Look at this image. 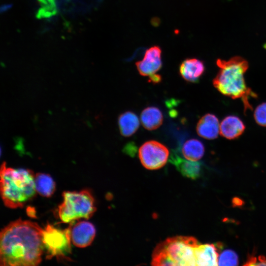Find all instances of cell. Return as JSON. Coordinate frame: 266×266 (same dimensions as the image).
<instances>
[{
  "instance_id": "3957f363",
  "label": "cell",
  "mask_w": 266,
  "mask_h": 266,
  "mask_svg": "<svg viewBox=\"0 0 266 266\" xmlns=\"http://www.w3.org/2000/svg\"><path fill=\"white\" fill-rule=\"evenodd\" d=\"M0 176L1 197L7 207H22L37 193L35 175L31 170L7 167L3 163L1 166Z\"/></svg>"
},
{
  "instance_id": "8992f818",
  "label": "cell",
  "mask_w": 266,
  "mask_h": 266,
  "mask_svg": "<svg viewBox=\"0 0 266 266\" xmlns=\"http://www.w3.org/2000/svg\"><path fill=\"white\" fill-rule=\"evenodd\" d=\"M72 224L65 229H61L48 223L43 229L42 240L47 259L56 257L67 259L71 253Z\"/></svg>"
},
{
  "instance_id": "603a6c76",
  "label": "cell",
  "mask_w": 266,
  "mask_h": 266,
  "mask_svg": "<svg viewBox=\"0 0 266 266\" xmlns=\"http://www.w3.org/2000/svg\"><path fill=\"white\" fill-rule=\"evenodd\" d=\"M162 81L161 76L155 73L149 76V81L154 84H157Z\"/></svg>"
},
{
  "instance_id": "7c38bea8",
  "label": "cell",
  "mask_w": 266,
  "mask_h": 266,
  "mask_svg": "<svg viewBox=\"0 0 266 266\" xmlns=\"http://www.w3.org/2000/svg\"><path fill=\"white\" fill-rule=\"evenodd\" d=\"M196 130L198 135L205 139L216 138L220 133L218 118L212 114H206L198 121Z\"/></svg>"
},
{
  "instance_id": "52a82bcc",
  "label": "cell",
  "mask_w": 266,
  "mask_h": 266,
  "mask_svg": "<svg viewBox=\"0 0 266 266\" xmlns=\"http://www.w3.org/2000/svg\"><path fill=\"white\" fill-rule=\"evenodd\" d=\"M169 155L167 148L155 140L145 142L138 151V157L141 164L149 170H156L163 167L168 160Z\"/></svg>"
},
{
  "instance_id": "7a4b0ae2",
  "label": "cell",
  "mask_w": 266,
  "mask_h": 266,
  "mask_svg": "<svg viewBox=\"0 0 266 266\" xmlns=\"http://www.w3.org/2000/svg\"><path fill=\"white\" fill-rule=\"evenodd\" d=\"M219 70L213 80V84L223 95L233 99H241L245 110L251 109L250 98L256 94L245 83L244 74L248 68V63L244 58L235 56L229 60L218 59L216 62Z\"/></svg>"
},
{
  "instance_id": "6da1fadb",
  "label": "cell",
  "mask_w": 266,
  "mask_h": 266,
  "mask_svg": "<svg viewBox=\"0 0 266 266\" xmlns=\"http://www.w3.org/2000/svg\"><path fill=\"white\" fill-rule=\"evenodd\" d=\"M43 229L36 223L18 219L0 233V264L4 266H34L42 260Z\"/></svg>"
},
{
  "instance_id": "e0dca14e",
  "label": "cell",
  "mask_w": 266,
  "mask_h": 266,
  "mask_svg": "<svg viewBox=\"0 0 266 266\" xmlns=\"http://www.w3.org/2000/svg\"><path fill=\"white\" fill-rule=\"evenodd\" d=\"M181 153L187 160L198 161L204 155V146L200 141L194 138L190 139L182 145Z\"/></svg>"
},
{
  "instance_id": "d6986e66",
  "label": "cell",
  "mask_w": 266,
  "mask_h": 266,
  "mask_svg": "<svg viewBox=\"0 0 266 266\" xmlns=\"http://www.w3.org/2000/svg\"><path fill=\"white\" fill-rule=\"evenodd\" d=\"M40 8L36 14L38 19L49 18L57 13L55 0H37Z\"/></svg>"
},
{
  "instance_id": "5b68a950",
  "label": "cell",
  "mask_w": 266,
  "mask_h": 266,
  "mask_svg": "<svg viewBox=\"0 0 266 266\" xmlns=\"http://www.w3.org/2000/svg\"><path fill=\"white\" fill-rule=\"evenodd\" d=\"M63 197V201L58 207V213L64 223L72 222L81 218L89 219L96 210L94 198L88 190L65 191Z\"/></svg>"
},
{
  "instance_id": "30bf717a",
  "label": "cell",
  "mask_w": 266,
  "mask_h": 266,
  "mask_svg": "<svg viewBox=\"0 0 266 266\" xmlns=\"http://www.w3.org/2000/svg\"><path fill=\"white\" fill-rule=\"evenodd\" d=\"M177 170L184 176L191 179H196L200 175L201 163L198 161L184 160L176 152L173 151L169 159Z\"/></svg>"
},
{
  "instance_id": "9c48e42d",
  "label": "cell",
  "mask_w": 266,
  "mask_h": 266,
  "mask_svg": "<svg viewBox=\"0 0 266 266\" xmlns=\"http://www.w3.org/2000/svg\"><path fill=\"white\" fill-rule=\"evenodd\" d=\"M96 232L95 227L91 223L85 221H80L71 228V241L77 247H86L92 243Z\"/></svg>"
},
{
  "instance_id": "5bb4252c",
  "label": "cell",
  "mask_w": 266,
  "mask_h": 266,
  "mask_svg": "<svg viewBox=\"0 0 266 266\" xmlns=\"http://www.w3.org/2000/svg\"><path fill=\"white\" fill-rule=\"evenodd\" d=\"M245 129L243 122L237 116L225 117L220 125V133L228 139H233L240 136Z\"/></svg>"
},
{
  "instance_id": "ac0fdd59",
  "label": "cell",
  "mask_w": 266,
  "mask_h": 266,
  "mask_svg": "<svg viewBox=\"0 0 266 266\" xmlns=\"http://www.w3.org/2000/svg\"><path fill=\"white\" fill-rule=\"evenodd\" d=\"M36 192L44 197H50L54 193L56 184L51 176L47 174L37 173L34 177Z\"/></svg>"
},
{
  "instance_id": "44dd1931",
  "label": "cell",
  "mask_w": 266,
  "mask_h": 266,
  "mask_svg": "<svg viewBox=\"0 0 266 266\" xmlns=\"http://www.w3.org/2000/svg\"><path fill=\"white\" fill-rule=\"evenodd\" d=\"M254 117L258 124L266 127V102L260 104L256 108Z\"/></svg>"
},
{
  "instance_id": "7402d4cb",
  "label": "cell",
  "mask_w": 266,
  "mask_h": 266,
  "mask_svg": "<svg viewBox=\"0 0 266 266\" xmlns=\"http://www.w3.org/2000/svg\"><path fill=\"white\" fill-rule=\"evenodd\" d=\"M245 266H266V258L264 256L249 257Z\"/></svg>"
},
{
  "instance_id": "8fae6325",
  "label": "cell",
  "mask_w": 266,
  "mask_h": 266,
  "mask_svg": "<svg viewBox=\"0 0 266 266\" xmlns=\"http://www.w3.org/2000/svg\"><path fill=\"white\" fill-rule=\"evenodd\" d=\"M179 70L185 80L191 83H197L204 72L205 66L200 60L187 59L181 63Z\"/></svg>"
},
{
  "instance_id": "277c9868",
  "label": "cell",
  "mask_w": 266,
  "mask_h": 266,
  "mask_svg": "<svg viewBox=\"0 0 266 266\" xmlns=\"http://www.w3.org/2000/svg\"><path fill=\"white\" fill-rule=\"evenodd\" d=\"M200 243L192 236H176L166 239L155 248L151 265L196 266V251Z\"/></svg>"
},
{
  "instance_id": "9a60e30c",
  "label": "cell",
  "mask_w": 266,
  "mask_h": 266,
  "mask_svg": "<svg viewBox=\"0 0 266 266\" xmlns=\"http://www.w3.org/2000/svg\"><path fill=\"white\" fill-rule=\"evenodd\" d=\"M140 120L145 129L149 131L154 130L162 124L163 115L158 108L155 106H149L141 112Z\"/></svg>"
},
{
  "instance_id": "ffe728a7",
  "label": "cell",
  "mask_w": 266,
  "mask_h": 266,
  "mask_svg": "<svg viewBox=\"0 0 266 266\" xmlns=\"http://www.w3.org/2000/svg\"><path fill=\"white\" fill-rule=\"evenodd\" d=\"M238 263L237 255L232 250H224L219 256L218 265L236 266L238 265Z\"/></svg>"
},
{
  "instance_id": "4fadbf2b",
  "label": "cell",
  "mask_w": 266,
  "mask_h": 266,
  "mask_svg": "<svg viewBox=\"0 0 266 266\" xmlns=\"http://www.w3.org/2000/svg\"><path fill=\"white\" fill-rule=\"evenodd\" d=\"M219 246L199 244L196 248V266H217Z\"/></svg>"
},
{
  "instance_id": "ba28073f",
  "label": "cell",
  "mask_w": 266,
  "mask_h": 266,
  "mask_svg": "<svg viewBox=\"0 0 266 266\" xmlns=\"http://www.w3.org/2000/svg\"><path fill=\"white\" fill-rule=\"evenodd\" d=\"M139 74L143 76H149L156 73L162 67V51L155 46L147 49L142 60L136 63Z\"/></svg>"
},
{
  "instance_id": "2e32d148",
  "label": "cell",
  "mask_w": 266,
  "mask_h": 266,
  "mask_svg": "<svg viewBox=\"0 0 266 266\" xmlns=\"http://www.w3.org/2000/svg\"><path fill=\"white\" fill-rule=\"evenodd\" d=\"M118 126L121 134L125 137H129L138 130L139 121L134 113L130 111H126L119 115Z\"/></svg>"
}]
</instances>
